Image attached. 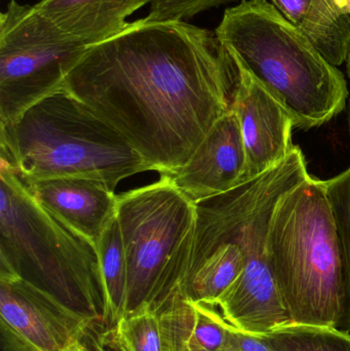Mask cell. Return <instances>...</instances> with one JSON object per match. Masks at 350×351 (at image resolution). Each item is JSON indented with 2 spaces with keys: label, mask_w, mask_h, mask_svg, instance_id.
Returning a JSON list of instances; mask_svg holds the SVG:
<instances>
[{
  "label": "cell",
  "mask_w": 350,
  "mask_h": 351,
  "mask_svg": "<svg viewBox=\"0 0 350 351\" xmlns=\"http://www.w3.org/2000/svg\"><path fill=\"white\" fill-rule=\"evenodd\" d=\"M117 220L127 260L125 315L162 313L182 297L197 212L168 176L118 195Z\"/></svg>",
  "instance_id": "obj_6"
},
{
  "label": "cell",
  "mask_w": 350,
  "mask_h": 351,
  "mask_svg": "<svg viewBox=\"0 0 350 351\" xmlns=\"http://www.w3.org/2000/svg\"><path fill=\"white\" fill-rule=\"evenodd\" d=\"M236 0H149L150 22L183 21L213 8L230 3Z\"/></svg>",
  "instance_id": "obj_19"
},
{
  "label": "cell",
  "mask_w": 350,
  "mask_h": 351,
  "mask_svg": "<svg viewBox=\"0 0 350 351\" xmlns=\"http://www.w3.org/2000/svg\"><path fill=\"white\" fill-rule=\"evenodd\" d=\"M164 351H220L229 324L217 305L180 297L160 313Z\"/></svg>",
  "instance_id": "obj_13"
},
{
  "label": "cell",
  "mask_w": 350,
  "mask_h": 351,
  "mask_svg": "<svg viewBox=\"0 0 350 351\" xmlns=\"http://www.w3.org/2000/svg\"><path fill=\"white\" fill-rule=\"evenodd\" d=\"M215 33L284 105L294 128L320 127L347 107L342 72L267 0H242L227 8Z\"/></svg>",
  "instance_id": "obj_2"
},
{
  "label": "cell",
  "mask_w": 350,
  "mask_h": 351,
  "mask_svg": "<svg viewBox=\"0 0 350 351\" xmlns=\"http://www.w3.org/2000/svg\"><path fill=\"white\" fill-rule=\"evenodd\" d=\"M96 249L104 287L102 326L109 330L114 328L119 319L125 317L127 301V260L117 218L101 235Z\"/></svg>",
  "instance_id": "obj_15"
},
{
  "label": "cell",
  "mask_w": 350,
  "mask_h": 351,
  "mask_svg": "<svg viewBox=\"0 0 350 351\" xmlns=\"http://www.w3.org/2000/svg\"><path fill=\"white\" fill-rule=\"evenodd\" d=\"M299 29L327 61L341 65L350 47V0H312Z\"/></svg>",
  "instance_id": "obj_14"
},
{
  "label": "cell",
  "mask_w": 350,
  "mask_h": 351,
  "mask_svg": "<svg viewBox=\"0 0 350 351\" xmlns=\"http://www.w3.org/2000/svg\"><path fill=\"white\" fill-rule=\"evenodd\" d=\"M64 351H123L115 343L110 330L97 323L84 334V337Z\"/></svg>",
  "instance_id": "obj_20"
},
{
  "label": "cell",
  "mask_w": 350,
  "mask_h": 351,
  "mask_svg": "<svg viewBox=\"0 0 350 351\" xmlns=\"http://www.w3.org/2000/svg\"><path fill=\"white\" fill-rule=\"evenodd\" d=\"M33 197L97 247L115 220L118 195L106 183L88 178H55L27 186Z\"/></svg>",
  "instance_id": "obj_11"
},
{
  "label": "cell",
  "mask_w": 350,
  "mask_h": 351,
  "mask_svg": "<svg viewBox=\"0 0 350 351\" xmlns=\"http://www.w3.org/2000/svg\"><path fill=\"white\" fill-rule=\"evenodd\" d=\"M88 47L35 5L12 0L0 14V123L63 88Z\"/></svg>",
  "instance_id": "obj_7"
},
{
  "label": "cell",
  "mask_w": 350,
  "mask_h": 351,
  "mask_svg": "<svg viewBox=\"0 0 350 351\" xmlns=\"http://www.w3.org/2000/svg\"><path fill=\"white\" fill-rule=\"evenodd\" d=\"M220 351H271L268 346L256 336L238 331L229 325L227 338Z\"/></svg>",
  "instance_id": "obj_21"
},
{
  "label": "cell",
  "mask_w": 350,
  "mask_h": 351,
  "mask_svg": "<svg viewBox=\"0 0 350 351\" xmlns=\"http://www.w3.org/2000/svg\"><path fill=\"white\" fill-rule=\"evenodd\" d=\"M325 182L336 228L345 278V305L339 328L350 333V167L341 174Z\"/></svg>",
  "instance_id": "obj_17"
},
{
  "label": "cell",
  "mask_w": 350,
  "mask_h": 351,
  "mask_svg": "<svg viewBox=\"0 0 350 351\" xmlns=\"http://www.w3.org/2000/svg\"><path fill=\"white\" fill-rule=\"evenodd\" d=\"M312 0H271V3L292 24L299 27L308 16Z\"/></svg>",
  "instance_id": "obj_22"
},
{
  "label": "cell",
  "mask_w": 350,
  "mask_h": 351,
  "mask_svg": "<svg viewBox=\"0 0 350 351\" xmlns=\"http://www.w3.org/2000/svg\"><path fill=\"white\" fill-rule=\"evenodd\" d=\"M234 60L238 66V82L232 109L238 117L246 150L247 181L275 168L287 158L294 146V123L284 105L238 60Z\"/></svg>",
  "instance_id": "obj_9"
},
{
  "label": "cell",
  "mask_w": 350,
  "mask_h": 351,
  "mask_svg": "<svg viewBox=\"0 0 350 351\" xmlns=\"http://www.w3.org/2000/svg\"><path fill=\"white\" fill-rule=\"evenodd\" d=\"M345 63H347V75H349L350 80V47L349 51H347V59H345Z\"/></svg>",
  "instance_id": "obj_23"
},
{
  "label": "cell",
  "mask_w": 350,
  "mask_h": 351,
  "mask_svg": "<svg viewBox=\"0 0 350 351\" xmlns=\"http://www.w3.org/2000/svg\"><path fill=\"white\" fill-rule=\"evenodd\" d=\"M123 351H164L160 313L140 308L125 315L109 329Z\"/></svg>",
  "instance_id": "obj_18"
},
{
  "label": "cell",
  "mask_w": 350,
  "mask_h": 351,
  "mask_svg": "<svg viewBox=\"0 0 350 351\" xmlns=\"http://www.w3.org/2000/svg\"><path fill=\"white\" fill-rule=\"evenodd\" d=\"M347 121H349V134H350V100L349 101V107H347Z\"/></svg>",
  "instance_id": "obj_24"
},
{
  "label": "cell",
  "mask_w": 350,
  "mask_h": 351,
  "mask_svg": "<svg viewBox=\"0 0 350 351\" xmlns=\"http://www.w3.org/2000/svg\"><path fill=\"white\" fill-rule=\"evenodd\" d=\"M260 338L271 351H350V333L334 326L282 324Z\"/></svg>",
  "instance_id": "obj_16"
},
{
  "label": "cell",
  "mask_w": 350,
  "mask_h": 351,
  "mask_svg": "<svg viewBox=\"0 0 350 351\" xmlns=\"http://www.w3.org/2000/svg\"><path fill=\"white\" fill-rule=\"evenodd\" d=\"M268 258L291 322L339 328L345 278L326 182L310 176L282 197L269 229Z\"/></svg>",
  "instance_id": "obj_5"
},
{
  "label": "cell",
  "mask_w": 350,
  "mask_h": 351,
  "mask_svg": "<svg viewBox=\"0 0 350 351\" xmlns=\"http://www.w3.org/2000/svg\"><path fill=\"white\" fill-rule=\"evenodd\" d=\"M0 160L26 186L74 177L114 189L123 180L151 171L123 136L65 88L0 123Z\"/></svg>",
  "instance_id": "obj_3"
},
{
  "label": "cell",
  "mask_w": 350,
  "mask_h": 351,
  "mask_svg": "<svg viewBox=\"0 0 350 351\" xmlns=\"http://www.w3.org/2000/svg\"><path fill=\"white\" fill-rule=\"evenodd\" d=\"M149 0H40L36 10L67 34L97 45L129 27L127 19Z\"/></svg>",
  "instance_id": "obj_12"
},
{
  "label": "cell",
  "mask_w": 350,
  "mask_h": 351,
  "mask_svg": "<svg viewBox=\"0 0 350 351\" xmlns=\"http://www.w3.org/2000/svg\"><path fill=\"white\" fill-rule=\"evenodd\" d=\"M246 167L240 123L232 109L213 125L189 160L176 172L166 176L197 204L246 181Z\"/></svg>",
  "instance_id": "obj_10"
},
{
  "label": "cell",
  "mask_w": 350,
  "mask_h": 351,
  "mask_svg": "<svg viewBox=\"0 0 350 351\" xmlns=\"http://www.w3.org/2000/svg\"><path fill=\"white\" fill-rule=\"evenodd\" d=\"M238 82L236 61L215 32L144 18L90 45L63 88L166 176L232 110Z\"/></svg>",
  "instance_id": "obj_1"
},
{
  "label": "cell",
  "mask_w": 350,
  "mask_h": 351,
  "mask_svg": "<svg viewBox=\"0 0 350 351\" xmlns=\"http://www.w3.org/2000/svg\"><path fill=\"white\" fill-rule=\"evenodd\" d=\"M0 274L20 276L102 324L96 247L41 206L0 160Z\"/></svg>",
  "instance_id": "obj_4"
},
{
  "label": "cell",
  "mask_w": 350,
  "mask_h": 351,
  "mask_svg": "<svg viewBox=\"0 0 350 351\" xmlns=\"http://www.w3.org/2000/svg\"><path fill=\"white\" fill-rule=\"evenodd\" d=\"M100 321L49 291L0 274V330L4 351H64Z\"/></svg>",
  "instance_id": "obj_8"
}]
</instances>
